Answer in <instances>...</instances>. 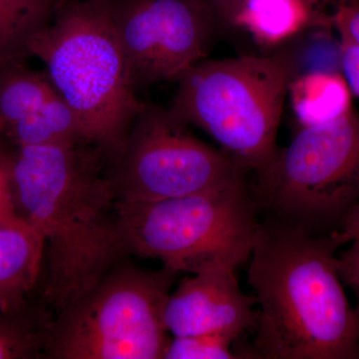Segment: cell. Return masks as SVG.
Masks as SVG:
<instances>
[{"instance_id":"cell-1","label":"cell","mask_w":359,"mask_h":359,"mask_svg":"<svg viewBox=\"0 0 359 359\" xmlns=\"http://www.w3.org/2000/svg\"><path fill=\"white\" fill-rule=\"evenodd\" d=\"M20 219L44 243L41 297L56 313L126 256L108 162L87 143L15 147Z\"/></svg>"},{"instance_id":"cell-2","label":"cell","mask_w":359,"mask_h":359,"mask_svg":"<svg viewBox=\"0 0 359 359\" xmlns=\"http://www.w3.org/2000/svg\"><path fill=\"white\" fill-rule=\"evenodd\" d=\"M330 235L276 218L259 222L248 283L257 311L261 359H356L358 321Z\"/></svg>"},{"instance_id":"cell-3","label":"cell","mask_w":359,"mask_h":359,"mask_svg":"<svg viewBox=\"0 0 359 359\" xmlns=\"http://www.w3.org/2000/svg\"><path fill=\"white\" fill-rule=\"evenodd\" d=\"M54 88L76 116L85 141L108 164L121 152L146 103L136 95L128 61L104 0L59 7L27 43Z\"/></svg>"},{"instance_id":"cell-4","label":"cell","mask_w":359,"mask_h":359,"mask_svg":"<svg viewBox=\"0 0 359 359\" xmlns=\"http://www.w3.org/2000/svg\"><path fill=\"white\" fill-rule=\"evenodd\" d=\"M292 80L280 51L201 61L178 80L170 110L202 129L245 173L263 171L278 145Z\"/></svg>"},{"instance_id":"cell-5","label":"cell","mask_w":359,"mask_h":359,"mask_svg":"<svg viewBox=\"0 0 359 359\" xmlns=\"http://www.w3.org/2000/svg\"><path fill=\"white\" fill-rule=\"evenodd\" d=\"M126 254L175 273L237 268L252 254L259 221L247 181L216 192L117 203Z\"/></svg>"},{"instance_id":"cell-6","label":"cell","mask_w":359,"mask_h":359,"mask_svg":"<svg viewBox=\"0 0 359 359\" xmlns=\"http://www.w3.org/2000/svg\"><path fill=\"white\" fill-rule=\"evenodd\" d=\"M176 275L118 262L56 313L44 358H164L171 340L164 311Z\"/></svg>"},{"instance_id":"cell-7","label":"cell","mask_w":359,"mask_h":359,"mask_svg":"<svg viewBox=\"0 0 359 359\" xmlns=\"http://www.w3.org/2000/svg\"><path fill=\"white\" fill-rule=\"evenodd\" d=\"M273 218L330 235L359 201V113L299 129L250 189Z\"/></svg>"},{"instance_id":"cell-8","label":"cell","mask_w":359,"mask_h":359,"mask_svg":"<svg viewBox=\"0 0 359 359\" xmlns=\"http://www.w3.org/2000/svg\"><path fill=\"white\" fill-rule=\"evenodd\" d=\"M108 175L118 201L155 202L231 188L247 173L198 139L170 108L146 103Z\"/></svg>"},{"instance_id":"cell-9","label":"cell","mask_w":359,"mask_h":359,"mask_svg":"<svg viewBox=\"0 0 359 359\" xmlns=\"http://www.w3.org/2000/svg\"><path fill=\"white\" fill-rule=\"evenodd\" d=\"M104 1L136 88L178 81L222 33L207 0Z\"/></svg>"},{"instance_id":"cell-10","label":"cell","mask_w":359,"mask_h":359,"mask_svg":"<svg viewBox=\"0 0 359 359\" xmlns=\"http://www.w3.org/2000/svg\"><path fill=\"white\" fill-rule=\"evenodd\" d=\"M254 295L245 294L235 269H210L193 273L170 294L164 320L173 337L228 334L242 337L257 323Z\"/></svg>"},{"instance_id":"cell-11","label":"cell","mask_w":359,"mask_h":359,"mask_svg":"<svg viewBox=\"0 0 359 359\" xmlns=\"http://www.w3.org/2000/svg\"><path fill=\"white\" fill-rule=\"evenodd\" d=\"M339 0H242L226 33L242 34L259 54L280 50L304 33L335 29Z\"/></svg>"},{"instance_id":"cell-12","label":"cell","mask_w":359,"mask_h":359,"mask_svg":"<svg viewBox=\"0 0 359 359\" xmlns=\"http://www.w3.org/2000/svg\"><path fill=\"white\" fill-rule=\"evenodd\" d=\"M43 266V240L32 226L21 219L0 226V309L30 297Z\"/></svg>"},{"instance_id":"cell-13","label":"cell","mask_w":359,"mask_h":359,"mask_svg":"<svg viewBox=\"0 0 359 359\" xmlns=\"http://www.w3.org/2000/svg\"><path fill=\"white\" fill-rule=\"evenodd\" d=\"M353 92L341 71H313L292 78L287 89L299 129L320 126L347 114Z\"/></svg>"},{"instance_id":"cell-14","label":"cell","mask_w":359,"mask_h":359,"mask_svg":"<svg viewBox=\"0 0 359 359\" xmlns=\"http://www.w3.org/2000/svg\"><path fill=\"white\" fill-rule=\"evenodd\" d=\"M43 299L32 295L15 306L0 309V359L45 358L53 316Z\"/></svg>"},{"instance_id":"cell-15","label":"cell","mask_w":359,"mask_h":359,"mask_svg":"<svg viewBox=\"0 0 359 359\" xmlns=\"http://www.w3.org/2000/svg\"><path fill=\"white\" fill-rule=\"evenodd\" d=\"M25 59L0 62V119L6 132L36 112L58 92L44 71L30 69Z\"/></svg>"},{"instance_id":"cell-16","label":"cell","mask_w":359,"mask_h":359,"mask_svg":"<svg viewBox=\"0 0 359 359\" xmlns=\"http://www.w3.org/2000/svg\"><path fill=\"white\" fill-rule=\"evenodd\" d=\"M6 138L14 147L86 142L76 116L59 94L7 130Z\"/></svg>"},{"instance_id":"cell-17","label":"cell","mask_w":359,"mask_h":359,"mask_svg":"<svg viewBox=\"0 0 359 359\" xmlns=\"http://www.w3.org/2000/svg\"><path fill=\"white\" fill-rule=\"evenodd\" d=\"M54 0H0V62L28 57L30 39L51 20Z\"/></svg>"},{"instance_id":"cell-18","label":"cell","mask_w":359,"mask_h":359,"mask_svg":"<svg viewBox=\"0 0 359 359\" xmlns=\"http://www.w3.org/2000/svg\"><path fill=\"white\" fill-rule=\"evenodd\" d=\"M241 337L228 334H200L174 337L163 359L244 358L236 348Z\"/></svg>"},{"instance_id":"cell-19","label":"cell","mask_w":359,"mask_h":359,"mask_svg":"<svg viewBox=\"0 0 359 359\" xmlns=\"http://www.w3.org/2000/svg\"><path fill=\"white\" fill-rule=\"evenodd\" d=\"M15 147L6 137L0 141V226L18 221L13 188V158Z\"/></svg>"},{"instance_id":"cell-20","label":"cell","mask_w":359,"mask_h":359,"mask_svg":"<svg viewBox=\"0 0 359 359\" xmlns=\"http://www.w3.org/2000/svg\"><path fill=\"white\" fill-rule=\"evenodd\" d=\"M335 32L359 47V0H339L334 15Z\"/></svg>"},{"instance_id":"cell-21","label":"cell","mask_w":359,"mask_h":359,"mask_svg":"<svg viewBox=\"0 0 359 359\" xmlns=\"http://www.w3.org/2000/svg\"><path fill=\"white\" fill-rule=\"evenodd\" d=\"M335 263L344 285L354 294L359 292V240L353 241L346 250L337 255Z\"/></svg>"},{"instance_id":"cell-22","label":"cell","mask_w":359,"mask_h":359,"mask_svg":"<svg viewBox=\"0 0 359 359\" xmlns=\"http://www.w3.org/2000/svg\"><path fill=\"white\" fill-rule=\"evenodd\" d=\"M339 39L341 43V72L353 96L359 99V47L344 37H339Z\"/></svg>"},{"instance_id":"cell-23","label":"cell","mask_w":359,"mask_h":359,"mask_svg":"<svg viewBox=\"0 0 359 359\" xmlns=\"http://www.w3.org/2000/svg\"><path fill=\"white\" fill-rule=\"evenodd\" d=\"M330 236L339 248L359 240V201L347 212L339 228Z\"/></svg>"},{"instance_id":"cell-24","label":"cell","mask_w":359,"mask_h":359,"mask_svg":"<svg viewBox=\"0 0 359 359\" xmlns=\"http://www.w3.org/2000/svg\"><path fill=\"white\" fill-rule=\"evenodd\" d=\"M207 1L209 2L219 21L222 33L226 32L231 18L242 0H207Z\"/></svg>"},{"instance_id":"cell-25","label":"cell","mask_w":359,"mask_h":359,"mask_svg":"<svg viewBox=\"0 0 359 359\" xmlns=\"http://www.w3.org/2000/svg\"><path fill=\"white\" fill-rule=\"evenodd\" d=\"M356 297V304L354 308H355L356 314H358V356H356V359H359V292H355Z\"/></svg>"},{"instance_id":"cell-26","label":"cell","mask_w":359,"mask_h":359,"mask_svg":"<svg viewBox=\"0 0 359 359\" xmlns=\"http://www.w3.org/2000/svg\"><path fill=\"white\" fill-rule=\"evenodd\" d=\"M4 137H6L4 136V124L2 120L0 119V141H1Z\"/></svg>"}]
</instances>
